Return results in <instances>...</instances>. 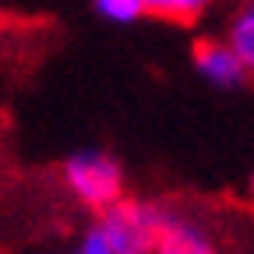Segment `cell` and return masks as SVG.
<instances>
[{
    "label": "cell",
    "instance_id": "6da1fadb",
    "mask_svg": "<svg viewBox=\"0 0 254 254\" xmlns=\"http://www.w3.org/2000/svg\"><path fill=\"white\" fill-rule=\"evenodd\" d=\"M81 254H155V201L120 198L95 208L78 233Z\"/></svg>",
    "mask_w": 254,
    "mask_h": 254
},
{
    "label": "cell",
    "instance_id": "7a4b0ae2",
    "mask_svg": "<svg viewBox=\"0 0 254 254\" xmlns=\"http://www.w3.org/2000/svg\"><path fill=\"white\" fill-rule=\"evenodd\" d=\"M60 177H64V187L67 194L95 212V208H106L113 201H120L127 190H124V166L103 148H78L64 159L60 166Z\"/></svg>",
    "mask_w": 254,
    "mask_h": 254
},
{
    "label": "cell",
    "instance_id": "3957f363",
    "mask_svg": "<svg viewBox=\"0 0 254 254\" xmlns=\"http://www.w3.org/2000/svg\"><path fill=\"white\" fill-rule=\"evenodd\" d=\"M215 233L208 222L177 205L155 201V254H212Z\"/></svg>",
    "mask_w": 254,
    "mask_h": 254
},
{
    "label": "cell",
    "instance_id": "277c9868",
    "mask_svg": "<svg viewBox=\"0 0 254 254\" xmlns=\"http://www.w3.org/2000/svg\"><path fill=\"white\" fill-rule=\"evenodd\" d=\"M194 71L198 78H205L212 88H222V92L247 85V71L226 39H201L194 46Z\"/></svg>",
    "mask_w": 254,
    "mask_h": 254
},
{
    "label": "cell",
    "instance_id": "5b68a950",
    "mask_svg": "<svg viewBox=\"0 0 254 254\" xmlns=\"http://www.w3.org/2000/svg\"><path fill=\"white\" fill-rule=\"evenodd\" d=\"M222 39H226L233 46V53L240 57L244 71H247V81H254V0L237 4V11L226 21V36Z\"/></svg>",
    "mask_w": 254,
    "mask_h": 254
},
{
    "label": "cell",
    "instance_id": "8992f818",
    "mask_svg": "<svg viewBox=\"0 0 254 254\" xmlns=\"http://www.w3.org/2000/svg\"><path fill=\"white\" fill-rule=\"evenodd\" d=\"M141 7H145V14H152V18L187 25V21L205 18V14L215 7V0H141Z\"/></svg>",
    "mask_w": 254,
    "mask_h": 254
},
{
    "label": "cell",
    "instance_id": "52a82bcc",
    "mask_svg": "<svg viewBox=\"0 0 254 254\" xmlns=\"http://www.w3.org/2000/svg\"><path fill=\"white\" fill-rule=\"evenodd\" d=\"M92 11L110 25H134L145 18L141 0H92Z\"/></svg>",
    "mask_w": 254,
    "mask_h": 254
},
{
    "label": "cell",
    "instance_id": "ba28073f",
    "mask_svg": "<svg viewBox=\"0 0 254 254\" xmlns=\"http://www.w3.org/2000/svg\"><path fill=\"white\" fill-rule=\"evenodd\" d=\"M247 190H251V201H254V177H251V187H247Z\"/></svg>",
    "mask_w": 254,
    "mask_h": 254
},
{
    "label": "cell",
    "instance_id": "9c48e42d",
    "mask_svg": "<svg viewBox=\"0 0 254 254\" xmlns=\"http://www.w3.org/2000/svg\"><path fill=\"white\" fill-rule=\"evenodd\" d=\"M237 4H244V0H237Z\"/></svg>",
    "mask_w": 254,
    "mask_h": 254
}]
</instances>
